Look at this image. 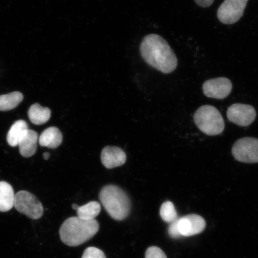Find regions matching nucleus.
Here are the masks:
<instances>
[{
  "instance_id": "obj_3",
  "label": "nucleus",
  "mask_w": 258,
  "mask_h": 258,
  "mask_svg": "<svg viewBox=\"0 0 258 258\" xmlns=\"http://www.w3.org/2000/svg\"><path fill=\"white\" fill-rule=\"evenodd\" d=\"M99 199L105 211L114 220H124L130 214V199L124 190L117 185L103 187L99 193Z\"/></svg>"
},
{
  "instance_id": "obj_25",
  "label": "nucleus",
  "mask_w": 258,
  "mask_h": 258,
  "mask_svg": "<svg viewBox=\"0 0 258 258\" xmlns=\"http://www.w3.org/2000/svg\"><path fill=\"white\" fill-rule=\"evenodd\" d=\"M72 208L73 209L76 210V211H77V210L79 209V206L76 204H73L72 205Z\"/></svg>"
},
{
  "instance_id": "obj_10",
  "label": "nucleus",
  "mask_w": 258,
  "mask_h": 258,
  "mask_svg": "<svg viewBox=\"0 0 258 258\" xmlns=\"http://www.w3.org/2000/svg\"><path fill=\"white\" fill-rule=\"evenodd\" d=\"M206 227V222L201 216L190 214L178 219V228L182 236L190 237L201 233Z\"/></svg>"
},
{
  "instance_id": "obj_15",
  "label": "nucleus",
  "mask_w": 258,
  "mask_h": 258,
  "mask_svg": "<svg viewBox=\"0 0 258 258\" xmlns=\"http://www.w3.org/2000/svg\"><path fill=\"white\" fill-rule=\"evenodd\" d=\"M30 120L35 125H41L46 123L51 117V110L47 107H43L36 103L32 105L28 112Z\"/></svg>"
},
{
  "instance_id": "obj_23",
  "label": "nucleus",
  "mask_w": 258,
  "mask_h": 258,
  "mask_svg": "<svg viewBox=\"0 0 258 258\" xmlns=\"http://www.w3.org/2000/svg\"><path fill=\"white\" fill-rule=\"evenodd\" d=\"M196 4L202 8H208L214 2V0H195Z\"/></svg>"
},
{
  "instance_id": "obj_7",
  "label": "nucleus",
  "mask_w": 258,
  "mask_h": 258,
  "mask_svg": "<svg viewBox=\"0 0 258 258\" xmlns=\"http://www.w3.org/2000/svg\"><path fill=\"white\" fill-rule=\"evenodd\" d=\"M249 0H225L219 8L218 18L222 24L236 23L243 16Z\"/></svg>"
},
{
  "instance_id": "obj_24",
  "label": "nucleus",
  "mask_w": 258,
  "mask_h": 258,
  "mask_svg": "<svg viewBox=\"0 0 258 258\" xmlns=\"http://www.w3.org/2000/svg\"><path fill=\"white\" fill-rule=\"evenodd\" d=\"M50 157V154L48 153H44L43 154V158L44 160H48L49 159Z\"/></svg>"
},
{
  "instance_id": "obj_14",
  "label": "nucleus",
  "mask_w": 258,
  "mask_h": 258,
  "mask_svg": "<svg viewBox=\"0 0 258 258\" xmlns=\"http://www.w3.org/2000/svg\"><path fill=\"white\" fill-rule=\"evenodd\" d=\"M15 196L11 185L5 181L0 182V212L11 211L14 206Z\"/></svg>"
},
{
  "instance_id": "obj_4",
  "label": "nucleus",
  "mask_w": 258,
  "mask_h": 258,
  "mask_svg": "<svg viewBox=\"0 0 258 258\" xmlns=\"http://www.w3.org/2000/svg\"><path fill=\"white\" fill-rule=\"evenodd\" d=\"M194 121L200 130L209 136L218 135L224 130V118L214 106H202L195 113Z\"/></svg>"
},
{
  "instance_id": "obj_5",
  "label": "nucleus",
  "mask_w": 258,
  "mask_h": 258,
  "mask_svg": "<svg viewBox=\"0 0 258 258\" xmlns=\"http://www.w3.org/2000/svg\"><path fill=\"white\" fill-rule=\"evenodd\" d=\"M14 206L18 212L32 219H40L43 215V206L39 200L27 191H21L16 194Z\"/></svg>"
},
{
  "instance_id": "obj_9",
  "label": "nucleus",
  "mask_w": 258,
  "mask_h": 258,
  "mask_svg": "<svg viewBox=\"0 0 258 258\" xmlns=\"http://www.w3.org/2000/svg\"><path fill=\"white\" fill-rule=\"evenodd\" d=\"M233 85L225 77L210 79L203 83L202 89L206 96L210 98L223 99L230 94Z\"/></svg>"
},
{
  "instance_id": "obj_12",
  "label": "nucleus",
  "mask_w": 258,
  "mask_h": 258,
  "mask_svg": "<svg viewBox=\"0 0 258 258\" xmlns=\"http://www.w3.org/2000/svg\"><path fill=\"white\" fill-rule=\"evenodd\" d=\"M38 140L37 132L28 129L18 145L21 156L25 158L34 156L37 151Z\"/></svg>"
},
{
  "instance_id": "obj_21",
  "label": "nucleus",
  "mask_w": 258,
  "mask_h": 258,
  "mask_svg": "<svg viewBox=\"0 0 258 258\" xmlns=\"http://www.w3.org/2000/svg\"><path fill=\"white\" fill-rule=\"evenodd\" d=\"M145 258H167V256L160 248L151 246L145 252Z\"/></svg>"
},
{
  "instance_id": "obj_2",
  "label": "nucleus",
  "mask_w": 258,
  "mask_h": 258,
  "mask_svg": "<svg viewBox=\"0 0 258 258\" xmlns=\"http://www.w3.org/2000/svg\"><path fill=\"white\" fill-rule=\"evenodd\" d=\"M99 224L96 219L83 220L78 217L68 218L60 228L61 241L69 246L76 247L86 243L98 233Z\"/></svg>"
},
{
  "instance_id": "obj_20",
  "label": "nucleus",
  "mask_w": 258,
  "mask_h": 258,
  "mask_svg": "<svg viewBox=\"0 0 258 258\" xmlns=\"http://www.w3.org/2000/svg\"><path fill=\"white\" fill-rule=\"evenodd\" d=\"M82 258H106L104 251L95 247H90L84 251Z\"/></svg>"
},
{
  "instance_id": "obj_6",
  "label": "nucleus",
  "mask_w": 258,
  "mask_h": 258,
  "mask_svg": "<svg viewBox=\"0 0 258 258\" xmlns=\"http://www.w3.org/2000/svg\"><path fill=\"white\" fill-rule=\"evenodd\" d=\"M234 159L242 163H258V139L246 137L237 140L232 148Z\"/></svg>"
},
{
  "instance_id": "obj_18",
  "label": "nucleus",
  "mask_w": 258,
  "mask_h": 258,
  "mask_svg": "<svg viewBox=\"0 0 258 258\" xmlns=\"http://www.w3.org/2000/svg\"><path fill=\"white\" fill-rule=\"evenodd\" d=\"M100 203L97 202H90L82 206H79L77 210V217L83 220L91 221L98 217L101 212Z\"/></svg>"
},
{
  "instance_id": "obj_1",
  "label": "nucleus",
  "mask_w": 258,
  "mask_h": 258,
  "mask_svg": "<svg viewBox=\"0 0 258 258\" xmlns=\"http://www.w3.org/2000/svg\"><path fill=\"white\" fill-rule=\"evenodd\" d=\"M142 57L149 66L164 74H170L177 66V59L169 44L157 34L144 38L141 44Z\"/></svg>"
},
{
  "instance_id": "obj_11",
  "label": "nucleus",
  "mask_w": 258,
  "mask_h": 258,
  "mask_svg": "<svg viewBox=\"0 0 258 258\" xmlns=\"http://www.w3.org/2000/svg\"><path fill=\"white\" fill-rule=\"evenodd\" d=\"M126 158V155L121 148L114 146L105 147L101 155L103 165L108 169L123 165Z\"/></svg>"
},
{
  "instance_id": "obj_8",
  "label": "nucleus",
  "mask_w": 258,
  "mask_h": 258,
  "mask_svg": "<svg viewBox=\"0 0 258 258\" xmlns=\"http://www.w3.org/2000/svg\"><path fill=\"white\" fill-rule=\"evenodd\" d=\"M227 116L228 120L233 123L246 127L255 120L256 112L250 105L234 104L228 108Z\"/></svg>"
},
{
  "instance_id": "obj_19",
  "label": "nucleus",
  "mask_w": 258,
  "mask_h": 258,
  "mask_svg": "<svg viewBox=\"0 0 258 258\" xmlns=\"http://www.w3.org/2000/svg\"><path fill=\"white\" fill-rule=\"evenodd\" d=\"M160 215L164 222L170 224L178 218L175 206L169 201L164 202L161 205Z\"/></svg>"
},
{
  "instance_id": "obj_22",
  "label": "nucleus",
  "mask_w": 258,
  "mask_h": 258,
  "mask_svg": "<svg viewBox=\"0 0 258 258\" xmlns=\"http://www.w3.org/2000/svg\"><path fill=\"white\" fill-rule=\"evenodd\" d=\"M178 219L179 218L172 223H170L168 228V233L170 236L173 238H178L182 237L179 230Z\"/></svg>"
},
{
  "instance_id": "obj_17",
  "label": "nucleus",
  "mask_w": 258,
  "mask_h": 258,
  "mask_svg": "<svg viewBox=\"0 0 258 258\" xmlns=\"http://www.w3.org/2000/svg\"><path fill=\"white\" fill-rule=\"evenodd\" d=\"M23 99V94L19 92L0 95V111H8L15 109L21 104Z\"/></svg>"
},
{
  "instance_id": "obj_16",
  "label": "nucleus",
  "mask_w": 258,
  "mask_h": 258,
  "mask_svg": "<svg viewBox=\"0 0 258 258\" xmlns=\"http://www.w3.org/2000/svg\"><path fill=\"white\" fill-rule=\"evenodd\" d=\"M28 129L27 122L22 120L16 121L12 125L8 134L7 141L9 145L11 147L18 146Z\"/></svg>"
},
{
  "instance_id": "obj_13",
  "label": "nucleus",
  "mask_w": 258,
  "mask_h": 258,
  "mask_svg": "<svg viewBox=\"0 0 258 258\" xmlns=\"http://www.w3.org/2000/svg\"><path fill=\"white\" fill-rule=\"evenodd\" d=\"M63 135L59 129L50 127L44 131L39 138V144L41 147H46L54 149L62 144Z\"/></svg>"
}]
</instances>
